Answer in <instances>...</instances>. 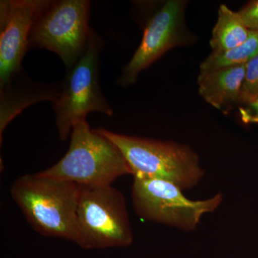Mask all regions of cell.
<instances>
[{
	"label": "cell",
	"mask_w": 258,
	"mask_h": 258,
	"mask_svg": "<svg viewBox=\"0 0 258 258\" xmlns=\"http://www.w3.org/2000/svg\"><path fill=\"white\" fill-rule=\"evenodd\" d=\"M10 194L36 232L76 242L79 185L37 173L20 176Z\"/></svg>",
	"instance_id": "cell-1"
},
{
	"label": "cell",
	"mask_w": 258,
	"mask_h": 258,
	"mask_svg": "<svg viewBox=\"0 0 258 258\" xmlns=\"http://www.w3.org/2000/svg\"><path fill=\"white\" fill-rule=\"evenodd\" d=\"M118 147L134 177L165 180L180 189H191L203 177L198 154L188 146L93 129Z\"/></svg>",
	"instance_id": "cell-2"
},
{
	"label": "cell",
	"mask_w": 258,
	"mask_h": 258,
	"mask_svg": "<svg viewBox=\"0 0 258 258\" xmlns=\"http://www.w3.org/2000/svg\"><path fill=\"white\" fill-rule=\"evenodd\" d=\"M39 174L79 186L111 185L120 176L132 175L118 147L91 129L86 119L79 120L73 127L66 155Z\"/></svg>",
	"instance_id": "cell-3"
},
{
	"label": "cell",
	"mask_w": 258,
	"mask_h": 258,
	"mask_svg": "<svg viewBox=\"0 0 258 258\" xmlns=\"http://www.w3.org/2000/svg\"><path fill=\"white\" fill-rule=\"evenodd\" d=\"M103 41L91 30L86 52L67 70L58 97L52 102L59 137L67 140L73 127L86 119L88 113L98 112L111 116L113 108L102 92L99 83L100 54Z\"/></svg>",
	"instance_id": "cell-4"
},
{
	"label": "cell",
	"mask_w": 258,
	"mask_h": 258,
	"mask_svg": "<svg viewBox=\"0 0 258 258\" xmlns=\"http://www.w3.org/2000/svg\"><path fill=\"white\" fill-rule=\"evenodd\" d=\"M77 239L84 249L126 247L133 234L124 197L111 185L79 186Z\"/></svg>",
	"instance_id": "cell-5"
},
{
	"label": "cell",
	"mask_w": 258,
	"mask_h": 258,
	"mask_svg": "<svg viewBox=\"0 0 258 258\" xmlns=\"http://www.w3.org/2000/svg\"><path fill=\"white\" fill-rule=\"evenodd\" d=\"M91 2L59 0L50 4L37 19L29 37V49H45L71 69L87 49Z\"/></svg>",
	"instance_id": "cell-6"
},
{
	"label": "cell",
	"mask_w": 258,
	"mask_h": 258,
	"mask_svg": "<svg viewBox=\"0 0 258 258\" xmlns=\"http://www.w3.org/2000/svg\"><path fill=\"white\" fill-rule=\"evenodd\" d=\"M132 195L139 217L185 231L195 230L202 217L217 210L222 201L221 194L193 201L174 183L149 178L134 177Z\"/></svg>",
	"instance_id": "cell-7"
},
{
	"label": "cell",
	"mask_w": 258,
	"mask_h": 258,
	"mask_svg": "<svg viewBox=\"0 0 258 258\" xmlns=\"http://www.w3.org/2000/svg\"><path fill=\"white\" fill-rule=\"evenodd\" d=\"M152 5L144 23L142 42L118 80V84L124 87L137 82L141 72L168 50L193 42L185 23L187 2L167 0Z\"/></svg>",
	"instance_id": "cell-8"
},
{
	"label": "cell",
	"mask_w": 258,
	"mask_h": 258,
	"mask_svg": "<svg viewBox=\"0 0 258 258\" xmlns=\"http://www.w3.org/2000/svg\"><path fill=\"white\" fill-rule=\"evenodd\" d=\"M49 0L0 2V88L9 84L22 71L30 32Z\"/></svg>",
	"instance_id": "cell-9"
},
{
	"label": "cell",
	"mask_w": 258,
	"mask_h": 258,
	"mask_svg": "<svg viewBox=\"0 0 258 258\" xmlns=\"http://www.w3.org/2000/svg\"><path fill=\"white\" fill-rule=\"evenodd\" d=\"M23 71L9 84L0 88V142L7 125L25 108L37 102H53L60 93L61 83H37L23 78Z\"/></svg>",
	"instance_id": "cell-10"
},
{
	"label": "cell",
	"mask_w": 258,
	"mask_h": 258,
	"mask_svg": "<svg viewBox=\"0 0 258 258\" xmlns=\"http://www.w3.org/2000/svg\"><path fill=\"white\" fill-rule=\"evenodd\" d=\"M244 74L245 64L200 72L199 93L209 104L221 111H228L240 104Z\"/></svg>",
	"instance_id": "cell-11"
},
{
	"label": "cell",
	"mask_w": 258,
	"mask_h": 258,
	"mask_svg": "<svg viewBox=\"0 0 258 258\" xmlns=\"http://www.w3.org/2000/svg\"><path fill=\"white\" fill-rule=\"evenodd\" d=\"M249 32L239 13L220 5L210 42L212 52L220 53L235 48L247 40Z\"/></svg>",
	"instance_id": "cell-12"
},
{
	"label": "cell",
	"mask_w": 258,
	"mask_h": 258,
	"mask_svg": "<svg viewBox=\"0 0 258 258\" xmlns=\"http://www.w3.org/2000/svg\"><path fill=\"white\" fill-rule=\"evenodd\" d=\"M258 55V30H250L247 40L232 50L214 53L200 64V72L245 64Z\"/></svg>",
	"instance_id": "cell-13"
},
{
	"label": "cell",
	"mask_w": 258,
	"mask_h": 258,
	"mask_svg": "<svg viewBox=\"0 0 258 258\" xmlns=\"http://www.w3.org/2000/svg\"><path fill=\"white\" fill-rule=\"evenodd\" d=\"M258 96V55L245 64L240 104H247Z\"/></svg>",
	"instance_id": "cell-14"
},
{
	"label": "cell",
	"mask_w": 258,
	"mask_h": 258,
	"mask_svg": "<svg viewBox=\"0 0 258 258\" xmlns=\"http://www.w3.org/2000/svg\"><path fill=\"white\" fill-rule=\"evenodd\" d=\"M238 13L249 30H258V0L249 2Z\"/></svg>",
	"instance_id": "cell-15"
},
{
	"label": "cell",
	"mask_w": 258,
	"mask_h": 258,
	"mask_svg": "<svg viewBox=\"0 0 258 258\" xmlns=\"http://www.w3.org/2000/svg\"><path fill=\"white\" fill-rule=\"evenodd\" d=\"M241 108L242 119L244 123H258V96Z\"/></svg>",
	"instance_id": "cell-16"
}]
</instances>
